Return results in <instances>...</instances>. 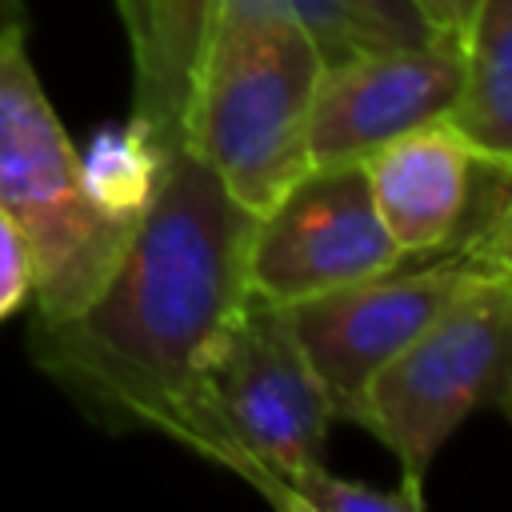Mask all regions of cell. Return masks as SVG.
<instances>
[{"instance_id":"6da1fadb","label":"cell","mask_w":512,"mask_h":512,"mask_svg":"<svg viewBox=\"0 0 512 512\" xmlns=\"http://www.w3.org/2000/svg\"><path fill=\"white\" fill-rule=\"evenodd\" d=\"M256 216L184 148L128 236L104 288L64 320H32V360L116 428L204 448L200 384L248 300Z\"/></svg>"},{"instance_id":"7a4b0ae2","label":"cell","mask_w":512,"mask_h":512,"mask_svg":"<svg viewBox=\"0 0 512 512\" xmlns=\"http://www.w3.org/2000/svg\"><path fill=\"white\" fill-rule=\"evenodd\" d=\"M320 64L296 16L204 4L180 148L252 216L312 168L308 120Z\"/></svg>"},{"instance_id":"3957f363","label":"cell","mask_w":512,"mask_h":512,"mask_svg":"<svg viewBox=\"0 0 512 512\" xmlns=\"http://www.w3.org/2000/svg\"><path fill=\"white\" fill-rule=\"evenodd\" d=\"M0 212L32 252V320L80 312L112 276L136 224L104 216L32 60L24 24L0 28Z\"/></svg>"},{"instance_id":"277c9868","label":"cell","mask_w":512,"mask_h":512,"mask_svg":"<svg viewBox=\"0 0 512 512\" xmlns=\"http://www.w3.org/2000/svg\"><path fill=\"white\" fill-rule=\"evenodd\" d=\"M200 456L284 508L288 484L324 464L336 408L312 372L284 304L248 292L224 328L200 384Z\"/></svg>"},{"instance_id":"5b68a950","label":"cell","mask_w":512,"mask_h":512,"mask_svg":"<svg viewBox=\"0 0 512 512\" xmlns=\"http://www.w3.org/2000/svg\"><path fill=\"white\" fill-rule=\"evenodd\" d=\"M480 404L512 408V288L480 284L400 348L364 388L360 420L400 464V488L424 500L440 444Z\"/></svg>"},{"instance_id":"8992f818","label":"cell","mask_w":512,"mask_h":512,"mask_svg":"<svg viewBox=\"0 0 512 512\" xmlns=\"http://www.w3.org/2000/svg\"><path fill=\"white\" fill-rule=\"evenodd\" d=\"M480 284L500 280L464 236H452L444 248L404 256L380 276L284 304V316L320 376L336 420L356 424L368 380Z\"/></svg>"},{"instance_id":"52a82bcc","label":"cell","mask_w":512,"mask_h":512,"mask_svg":"<svg viewBox=\"0 0 512 512\" xmlns=\"http://www.w3.org/2000/svg\"><path fill=\"white\" fill-rule=\"evenodd\" d=\"M364 160L312 164L252 224L248 288L272 304H296L332 288L360 284L400 264Z\"/></svg>"},{"instance_id":"ba28073f","label":"cell","mask_w":512,"mask_h":512,"mask_svg":"<svg viewBox=\"0 0 512 512\" xmlns=\"http://www.w3.org/2000/svg\"><path fill=\"white\" fill-rule=\"evenodd\" d=\"M464 92V36L436 32L416 44H372L320 64L308 160H364L388 140L448 120Z\"/></svg>"},{"instance_id":"9c48e42d","label":"cell","mask_w":512,"mask_h":512,"mask_svg":"<svg viewBox=\"0 0 512 512\" xmlns=\"http://www.w3.org/2000/svg\"><path fill=\"white\" fill-rule=\"evenodd\" d=\"M480 160L452 120L404 132L364 156L372 204L404 256L436 252L460 232Z\"/></svg>"},{"instance_id":"30bf717a","label":"cell","mask_w":512,"mask_h":512,"mask_svg":"<svg viewBox=\"0 0 512 512\" xmlns=\"http://www.w3.org/2000/svg\"><path fill=\"white\" fill-rule=\"evenodd\" d=\"M488 160H512V0H476L464 28V92L448 116Z\"/></svg>"},{"instance_id":"8fae6325","label":"cell","mask_w":512,"mask_h":512,"mask_svg":"<svg viewBox=\"0 0 512 512\" xmlns=\"http://www.w3.org/2000/svg\"><path fill=\"white\" fill-rule=\"evenodd\" d=\"M172 152L176 148H164L156 132L136 116H128V124L100 128L80 152V180L88 200L120 224H140Z\"/></svg>"},{"instance_id":"7c38bea8","label":"cell","mask_w":512,"mask_h":512,"mask_svg":"<svg viewBox=\"0 0 512 512\" xmlns=\"http://www.w3.org/2000/svg\"><path fill=\"white\" fill-rule=\"evenodd\" d=\"M456 236H464L488 272L512 288V160H480L472 208Z\"/></svg>"},{"instance_id":"4fadbf2b","label":"cell","mask_w":512,"mask_h":512,"mask_svg":"<svg viewBox=\"0 0 512 512\" xmlns=\"http://www.w3.org/2000/svg\"><path fill=\"white\" fill-rule=\"evenodd\" d=\"M424 500L408 488H372L364 480L332 476L324 464L288 484L284 512H420Z\"/></svg>"},{"instance_id":"5bb4252c","label":"cell","mask_w":512,"mask_h":512,"mask_svg":"<svg viewBox=\"0 0 512 512\" xmlns=\"http://www.w3.org/2000/svg\"><path fill=\"white\" fill-rule=\"evenodd\" d=\"M36 276H32V252L24 232L0 212V324L12 320L32 300Z\"/></svg>"},{"instance_id":"9a60e30c","label":"cell","mask_w":512,"mask_h":512,"mask_svg":"<svg viewBox=\"0 0 512 512\" xmlns=\"http://www.w3.org/2000/svg\"><path fill=\"white\" fill-rule=\"evenodd\" d=\"M352 4L388 44H416V40L436 36V28L424 20V12L412 0H352Z\"/></svg>"},{"instance_id":"2e32d148","label":"cell","mask_w":512,"mask_h":512,"mask_svg":"<svg viewBox=\"0 0 512 512\" xmlns=\"http://www.w3.org/2000/svg\"><path fill=\"white\" fill-rule=\"evenodd\" d=\"M412 4L424 12V20L436 32H456V36H464L472 8H476V0H412Z\"/></svg>"},{"instance_id":"e0dca14e","label":"cell","mask_w":512,"mask_h":512,"mask_svg":"<svg viewBox=\"0 0 512 512\" xmlns=\"http://www.w3.org/2000/svg\"><path fill=\"white\" fill-rule=\"evenodd\" d=\"M8 24H24L20 0H0V28H8Z\"/></svg>"}]
</instances>
